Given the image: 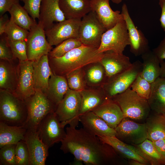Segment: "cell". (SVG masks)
Returning <instances> with one entry per match:
<instances>
[{
    "mask_svg": "<svg viewBox=\"0 0 165 165\" xmlns=\"http://www.w3.org/2000/svg\"><path fill=\"white\" fill-rule=\"evenodd\" d=\"M66 131L60 149L64 153L72 154L75 160L86 165H104L116 159V152L112 147L83 128L77 129L69 126Z\"/></svg>",
    "mask_w": 165,
    "mask_h": 165,
    "instance_id": "6da1fadb",
    "label": "cell"
},
{
    "mask_svg": "<svg viewBox=\"0 0 165 165\" xmlns=\"http://www.w3.org/2000/svg\"><path fill=\"white\" fill-rule=\"evenodd\" d=\"M104 53H99L97 49L82 44L58 58L49 57L52 73L66 76L70 72L86 65L100 61Z\"/></svg>",
    "mask_w": 165,
    "mask_h": 165,
    "instance_id": "7a4b0ae2",
    "label": "cell"
},
{
    "mask_svg": "<svg viewBox=\"0 0 165 165\" xmlns=\"http://www.w3.org/2000/svg\"><path fill=\"white\" fill-rule=\"evenodd\" d=\"M28 111L25 100L14 94L0 89V121L10 126L24 127Z\"/></svg>",
    "mask_w": 165,
    "mask_h": 165,
    "instance_id": "3957f363",
    "label": "cell"
},
{
    "mask_svg": "<svg viewBox=\"0 0 165 165\" xmlns=\"http://www.w3.org/2000/svg\"><path fill=\"white\" fill-rule=\"evenodd\" d=\"M28 111L27 121L24 126L27 130L36 131L39 124L48 114L55 112L57 105L42 91L35 90L34 94L25 100Z\"/></svg>",
    "mask_w": 165,
    "mask_h": 165,
    "instance_id": "277c9868",
    "label": "cell"
},
{
    "mask_svg": "<svg viewBox=\"0 0 165 165\" xmlns=\"http://www.w3.org/2000/svg\"><path fill=\"white\" fill-rule=\"evenodd\" d=\"M112 99L119 106L124 118L142 119L148 116L150 111L148 100L140 96L131 88Z\"/></svg>",
    "mask_w": 165,
    "mask_h": 165,
    "instance_id": "5b68a950",
    "label": "cell"
},
{
    "mask_svg": "<svg viewBox=\"0 0 165 165\" xmlns=\"http://www.w3.org/2000/svg\"><path fill=\"white\" fill-rule=\"evenodd\" d=\"M142 69V63L138 60L124 72L108 79L101 86L106 95L112 99L131 86Z\"/></svg>",
    "mask_w": 165,
    "mask_h": 165,
    "instance_id": "8992f818",
    "label": "cell"
},
{
    "mask_svg": "<svg viewBox=\"0 0 165 165\" xmlns=\"http://www.w3.org/2000/svg\"><path fill=\"white\" fill-rule=\"evenodd\" d=\"M81 101L80 92L69 89L57 106L55 113L64 127L68 124L75 127L78 125Z\"/></svg>",
    "mask_w": 165,
    "mask_h": 165,
    "instance_id": "52a82bcc",
    "label": "cell"
},
{
    "mask_svg": "<svg viewBox=\"0 0 165 165\" xmlns=\"http://www.w3.org/2000/svg\"><path fill=\"white\" fill-rule=\"evenodd\" d=\"M106 30L96 13L91 11L81 19L79 38L82 44L98 49L102 35Z\"/></svg>",
    "mask_w": 165,
    "mask_h": 165,
    "instance_id": "ba28073f",
    "label": "cell"
},
{
    "mask_svg": "<svg viewBox=\"0 0 165 165\" xmlns=\"http://www.w3.org/2000/svg\"><path fill=\"white\" fill-rule=\"evenodd\" d=\"M129 45L128 30L123 20L104 33L97 51L101 53L112 50L123 54L126 47Z\"/></svg>",
    "mask_w": 165,
    "mask_h": 165,
    "instance_id": "9c48e42d",
    "label": "cell"
},
{
    "mask_svg": "<svg viewBox=\"0 0 165 165\" xmlns=\"http://www.w3.org/2000/svg\"><path fill=\"white\" fill-rule=\"evenodd\" d=\"M64 127L53 112L45 117L36 131L39 138L49 148L55 144L61 142L65 138L66 133Z\"/></svg>",
    "mask_w": 165,
    "mask_h": 165,
    "instance_id": "30bf717a",
    "label": "cell"
},
{
    "mask_svg": "<svg viewBox=\"0 0 165 165\" xmlns=\"http://www.w3.org/2000/svg\"><path fill=\"white\" fill-rule=\"evenodd\" d=\"M46 38L45 31L40 24L38 23L31 27L26 40L28 60L37 61L42 56L48 55L53 47Z\"/></svg>",
    "mask_w": 165,
    "mask_h": 165,
    "instance_id": "8fae6325",
    "label": "cell"
},
{
    "mask_svg": "<svg viewBox=\"0 0 165 165\" xmlns=\"http://www.w3.org/2000/svg\"><path fill=\"white\" fill-rule=\"evenodd\" d=\"M81 19H70L54 24L45 31L46 39L51 46H57L67 39L79 38V30Z\"/></svg>",
    "mask_w": 165,
    "mask_h": 165,
    "instance_id": "7c38bea8",
    "label": "cell"
},
{
    "mask_svg": "<svg viewBox=\"0 0 165 165\" xmlns=\"http://www.w3.org/2000/svg\"><path fill=\"white\" fill-rule=\"evenodd\" d=\"M115 129L116 137L127 144L137 145L147 139L146 124L137 123L127 118H124Z\"/></svg>",
    "mask_w": 165,
    "mask_h": 165,
    "instance_id": "4fadbf2b",
    "label": "cell"
},
{
    "mask_svg": "<svg viewBox=\"0 0 165 165\" xmlns=\"http://www.w3.org/2000/svg\"><path fill=\"white\" fill-rule=\"evenodd\" d=\"M34 61H19L17 66V81L14 94L19 98L25 100L35 92L33 70Z\"/></svg>",
    "mask_w": 165,
    "mask_h": 165,
    "instance_id": "5bb4252c",
    "label": "cell"
},
{
    "mask_svg": "<svg viewBox=\"0 0 165 165\" xmlns=\"http://www.w3.org/2000/svg\"><path fill=\"white\" fill-rule=\"evenodd\" d=\"M121 13L128 30L130 51L136 56L141 55L150 50L148 41L142 31L135 26L125 3L122 6Z\"/></svg>",
    "mask_w": 165,
    "mask_h": 165,
    "instance_id": "9a60e30c",
    "label": "cell"
},
{
    "mask_svg": "<svg viewBox=\"0 0 165 165\" xmlns=\"http://www.w3.org/2000/svg\"><path fill=\"white\" fill-rule=\"evenodd\" d=\"M79 120L83 128L91 135L97 137L116 136L115 129L110 127L102 118L92 111L81 115Z\"/></svg>",
    "mask_w": 165,
    "mask_h": 165,
    "instance_id": "2e32d148",
    "label": "cell"
},
{
    "mask_svg": "<svg viewBox=\"0 0 165 165\" xmlns=\"http://www.w3.org/2000/svg\"><path fill=\"white\" fill-rule=\"evenodd\" d=\"M25 141L29 155V165H45L49 148L39 138L37 131L27 130Z\"/></svg>",
    "mask_w": 165,
    "mask_h": 165,
    "instance_id": "e0dca14e",
    "label": "cell"
},
{
    "mask_svg": "<svg viewBox=\"0 0 165 165\" xmlns=\"http://www.w3.org/2000/svg\"><path fill=\"white\" fill-rule=\"evenodd\" d=\"M91 11L96 14L99 20L107 30L124 20L120 11H113L109 0H90Z\"/></svg>",
    "mask_w": 165,
    "mask_h": 165,
    "instance_id": "ac0fdd59",
    "label": "cell"
},
{
    "mask_svg": "<svg viewBox=\"0 0 165 165\" xmlns=\"http://www.w3.org/2000/svg\"><path fill=\"white\" fill-rule=\"evenodd\" d=\"M100 62L105 69L107 79L127 70L132 64L128 57L112 50L104 52Z\"/></svg>",
    "mask_w": 165,
    "mask_h": 165,
    "instance_id": "d6986e66",
    "label": "cell"
},
{
    "mask_svg": "<svg viewBox=\"0 0 165 165\" xmlns=\"http://www.w3.org/2000/svg\"><path fill=\"white\" fill-rule=\"evenodd\" d=\"M59 0H42L38 23L45 31L50 28L54 22H61L66 19L61 9Z\"/></svg>",
    "mask_w": 165,
    "mask_h": 165,
    "instance_id": "ffe728a7",
    "label": "cell"
},
{
    "mask_svg": "<svg viewBox=\"0 0 165 165\" xmlns=\"http://www.w3.org/2000/svg\"><path fill=\"white\" fill-rule=\"evenodd\" d=\"M82 101L79 116L102 105L109 98L106 95L101 86H87L80 92Z\"/></svg>",
    "mask_w": 165,
    "mask_h": 165,
    "instance_id": "44dd1931",
    "label": "cell"
},
{
    "mask_svg": "<svg viewBox=\"0 0 165 165\" xmlns=\"http://www.w3.org/2000/svg\"><path fill=\"white\" fill-rule=\"evenodd\" d=\"M97 137L103 142L112 147L116 152L126 158L138 161L144 165L148 163L145 156L138 147L125 143L116 137Z\"/></svg>",
    "mask_w": 165,
    "mask_h": 165,
    "instance_id": "7402d4cb",
    "label": "cell"
},
{
    "mask_svg": "<svg viewBox=\"0 0 165 165\" xmlns=\"http://www.w3.org/2000/svg\"><path fill=\"white\" fill-rule=\"evenodd\" d=\"M52 73L48 55H44L38 61H34L33 76L35 91L46 93L48 87L49 80Z\"/></svg>",
    "mask_w": 165,
    "mask_h": 165,
    "instance_id": "603a6c76",
    "label": "cell"
},
{
    "mask_svg": "<svg viewBox=\"0 0 165 165\" xmlns=\"http://www.w3.org/2000/svg\"><path fill=\"white\" fill-rule=\"evenodd\" d=\"M92 111L114 129L124 118L119 106L111 99Z\"/></svg>",
    "mask_w": 165,
    "mask_h": 165,
    "instance_id": "cb8c5ba5",
    "label": "cell"
},
{
    "mask_svg": "<svg viewBox=\"0 0 165 165\" xmlns=\"http://www.w3.org/2000/svg\"><path fill=\"white\" fill-rule=\"evenodd\" d=\"M66 19H81L91 11L90 0H59Z\"/></svg>",
    "mask_w": 165,
    "mask_h": 165,
    "instance_id": "d4e9b609",
    "label": "cell"
},
{
    "mask_svg": "<svg viewBox=\"0 0 165 165\" xmlns=\"http://www.w3.org/2000/svg\"><path fill=\"white\" fill-rule=\"evenodd\" d=\"M13 61L0 60V89L14 93L17 81V66Z\"/></svg>",
    "mask_w": 165,
    "mask_h": 165,
    "instance_id": "484cf974",
    "label": "cell"
},
{
    "mask_svg": "<svg viewBox=\"0 0 165 165\" xmlns=\"http://www.w3.org/2000/svg\"><path fill=\"white\" fill-rule=\"evenodd\" d=\"M69 89L65 76L57 75L52 73L49 78L48 87L45 94L57 106Z\"/></svg>",
    "mask_w": 165,
    "mask_h": 165,
    "instance_id": "4316f807",
    "label": "cell"
},
{
    "mask_svg": "<svg viewBox=\"0 0 165 165\" xmlns=\"http://www.w3.org/2000/svg\"><path fill=\"white\" fill-rule=\"evenodd\" d=\"M148 101L151 109L165 115V78L159 77L152 83L151 94Z\"/></svg>",
    "mask_w": 165,
    "mask_h": 165,
    "instance_id": "83f0119b",
    "label": "cell"
},
{
    "mask_svg": "<svg viewBox=\"0 0 165 165\" xmlns=\"http://www.w3.org/2000/svg\"><path fill=\"white\" fill-rule=\"evenodd\" d=\"M141 56L143 60L142 69L140 75L152 83L160 77V62L150 50Z\"/></svg>",
    "mask_w": 165,
    "mask_h": 165,
    "instance_id": "f1b7e54d",
    "label": "cell"
},
{
    "mask_svg": "<svg viewBox=\"0 0 165 165\" xmlns=\"http://www.w3.org/2000/svg\"><path fill=\"white\" fill-rule=\"evenodd\" d=\"M27 130L24 127L12 126L0 121V148L24 141Z\"/></svg>",
    "mask_w": 165,
    "mask_h": 165,
    "instance_id": "f546056e",
    "label": "cell"
},
{
    "mask_svg": "<svg viewBox=\"0 0 165 165\" xmlns=\"http://www.w3.org/2000/svg\"><path fill=\"white\" fill-rule=\"evenodd\" d=\"M87 86H102L107 80L105 69L100 61L83 67Z\"/></svg>",
    "mask_w": 165,
    "mask_h": 165,
    "instance_id": "4dcf8cb0",
    "label": "cell"
},
{
    "mask_svg": "<svg viewBox=\"0 0 165 165\" xmlns=\"http://www.w3.org/2000/svg\"><path fill=\"white\" fill-rule=\"evenodd\" d=\"M145 124L147 139L153 142L165 138V115L156 113Z\"/></svg>",
    "mask_w": 165,
    "mask_h": 165,
    "instance_id": "1f68e13d",
    "label": "cell"
},
{
    "mask_svg": "<svg viewBox=\"0 0 165 165\" xmlns=\"http://www.w3.org/2000/svg\"><path fill=\"white\" fill-rule=\"evenodd\" d=\"M9 12L10 18L16 24L28 31L37 23L19 3L14 5Z\"/></svg>",
    "mask_w": 165,
    "mask_h": 165,
    "instance_id": "d6a6232c",
    "label": "cell"
},
{
    "mask_svg": "<svg viewBox=\"0 0 165 165\" xmlns=\"http://www.w3.org/2000/svg\"><path fill=\"white\" fill-rule=\"evenodd\" d=\"M137 145L152 165H165V158L157 150L152 141L147 139Z\"/></svg>",
    "mask_w": 165,
    "mask_h": 165,
    "instance_id": "836d02e7",
    "label": "cell"
},
{
    "mask_svg": "<svg viewBox=\"0 0 165 165\" xmlns=\"http://www.w3.org/2000/svg\"><path fill=\"white\" fill-rule=\"evenodd\" d=\"M65 76L69 87L71 90L80 92L87 86L83 68L75 70Z\"/></svg>",
    "mask_w": 165,
    "mask_h": 165,
    "instance_id": "e575fe53",
    "label": "cell"
},
{
    "mask_svg": "<svg viewBox=\"0 0 165 165\" xmlns=\"http://www.w3.org/2000/svg\"><path fill=\"white\" fill-rule=\"evenodd\" d=\"M79 38H72L66 40L52 49L48 54L52 58L61 57L72 50L79 47L82 45Z\"/></svg>",
    "mask_w": 165,
    "mask_h": 165,
    "instance_id": "d590c367",
    "label": "cell"
},
{
    "mask_svg": "<svg viewBox=\"0 0 165 165\" xmlns=\"http://www.w3.org/2000/svg\"><path fill=\"white\" fill-rule=\"evenodd\" d=\"M4 33L9 41H26L29 31L17 25L10 17L6 26Z\"/></svg>",
    "mask_w": 165,
    "mask_h": 165,
    "instance_id": "8d00e7d4",
    "label": "cell"
},
{
    "mask_svg": "<svg viewBox=\"0 0 165 165\" xmlns=\"http://www.w3.org/2000/svg\"><path fill=\"white\" fill-rule=\"evenodd\" d=\"M131 88L140 96L148 100L151 94L152 83L139 75L132 85Z\"/></svg>",
    "mask_w": 165,
    "mask_h": 165,
    "instance_id": "74e56055",
    "label": "cell"
},
{
    "mask_svg": "<svg viewBox=\"0 0 165 165\" xmlns=\"http://www.w3.org/2000/svg\"><path fill=\"white\" fill-rule=\"evenodd\" d=\"M16 145H6L0 148V165H16L15 155Z\"/></svg>",
    "mask_w": 165,
    "mask_h": 165,
    "instance_id": "f35d334b",
    "label": "cell"
},
{
    "mask_svg": "<svg viewBox=\"0 0 165 165\" xmlns=\"http://www.w3.org/2000/svg\"><path fill=\"white\" fill-rule=\"evenodd\" d=\"M8 42L15 59H17L21 61L28 60L26 41H11L8 40Z\"/></svg>",
    "mask_w": 165,
    "mask_h": 165,
    "instance_id": "ab89813d",
    "label": "cell"
},
{
    "mask_svg": "<svg viewBox=\"0 0 165 165\" xmlns=\"http://www.w3.org/2000/svg\"><path fill=\"white\" fill-rule=\"evenodd\" d=\"M15 155L16 165H29V155L25 141L21 140L16 145Z\"/></svg>",
    "mask_w": 165,
    "mask_h": 165,
    "instance_id": "60d3db41",
    "label": "cell"
},
{
    "mask_svg": "<svg viewBox=\"0 0 165 165\" xmlns=\"http://www.w3.org/2000/svg\"><path fill=\"white\" fill-rule=\"evenodd\" d=\"M0 59L10 61L16 59L9 46L8 38L5 33L0 35Z\"/></svg>",
    "mask_w": 165,
    "mask_h": 165,
    "instance_id": "b9f144b4",
    "label": "cell"
},
{
    "mask_svg": "<svg viewBox=\"0 0 165 165\" xmlns=\"http://www.w3.org/2000/svg\"><path fill=\"white\" fill-rule=\"evenodd\" d=\"M24 3L23 7L32 18L39 19L42 0H20Z\"/></svg>",
    "mask_w": 165,
    "mask_h": 165,
    "instance_id": "7bdbcfd3",
    "label": "cell"
},
{
    "mask_svg": "<svg viewBox=\"0 0 165 165\" xmlns=\"http://www.w3.org/2000/svg\"><path fill=\"white\" fill-rule=\"evenodd\" d=\"M20 0H0V16L9 12L15 4L19 3Z\"/></svg>",
    "mask_w": 165,
    "mask_h": 165,
    "instance_id": "ee69618b",
    "label": "cell"
},
{
    "mask_svg": "<svg viewBox=\"0 0 165 165\" xmlns=\"http://www.w3.org/2000/svg\"><path fill=\"white\" fill-rule=\"evenodd\" d=\"M152 51L160 63L165 59V37L161 41L159 45Z\"/></svg>",
    "mask_w": 165,
    "mask_h": 165,
    "instance_id": "f6af8a7d",
    "label": "cell"
},
{
    "mask_svg": "<svg viewBox=\"0 0 165 165\" xmlns=\"http://www.w3.org/2000/svg\"><path fill=\"white\" fill-rule=\"evenodd\" d=\"M153 142L157 150L165 158V138L158 140Z\"/></svg>",
    "mask_w": 165,
    "mask_h": 165,
    "instance_id": "bcb514c9",
    "label": "cell"
},
{
    "mask_svg": "<svg viewBox=\"0 0 165 165\" xmlns=\"http://www.w3.org/2000/svg\"><path fill=\"white\" fill-rule=\"evenodd\" d=\"M161 13L160 19L161 26L164 31H165V0H158Z\"/></svg>",
    "mask_w": 165,
    "mask_h": 165,
    "instance_id": "7dc6e473",
    "label": "cell"
},
{
    "mask_svg": "<svg viewBox=\"0 0 165 165\" xmlns=\"http://www.w3.org/2000/svg\"><path fill=\"white\" fill-rule=\"evenodd\" d=\"M10 18L8 15L6 13L0 17V35H1L5 33L6 26L9 22Z\"/></svg>",
    "mask_w": 165,
    "mask_h": 165,
    "instance_id": "c3c4849f",
    "label": "cell"
},
{
    "mask_svg": "<svg viewBox=\"0 0 165 165\" xmlns=\"http://www.w3.org/2000/svg\"><path fill=\"white\" fill-rule=\"evenodd\" d=\"M160 77L165 78V61L160 63Z\"/></svg>",
    "mask_w": 165,
    "mask_h": 165,
    "instance_id": "681fc988",
    "label": "cell"
},
{
    "mask_svg": "<svg viewBox=\"0 0 165 165\" xmlns=\"http://www.w3.org/2000/svg\"><path fill=\"white\" fill-rule=\"evenodd\" d=\"M130 164L131 165H144V164L140 162L134 160H131L130 163Z\"/></svg>",
    "mask_w": 165,
    "mask_h": 165,
    "instance_id": "f907efd6",
    "label": "cell"
},
{
    "mask_svg": "<svg viewBox=\"0 0 165 165\" xmlns=\"http://www.w3.org/2000/svg\"><path fill=\"white\" fill-rule=\"evenodd\" d=\"M111 1L114 3L119 4L122 1V0H111Z\"/></svg>",
    "mask_w": 165,
    "mask_h": 165,
    "instance_id": "816d5d0a",
    "label": "cell"
}]
</instances>
